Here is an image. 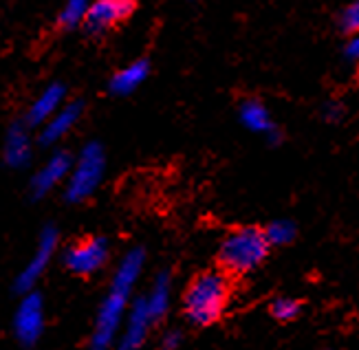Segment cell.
<instances>
[{"instance_id":"cell-20","label":"cell","mask_w":359,"mask_h":350,"mask_svg":"<svg viewBox=\"0 0 359 350\" xmlns=\"http://www.w3.org/2000/svg\"><path fill=\"white\" fill-rule=\"evenodd\" d=\"M339 29L348 36H359V0L346 5L339 13Z\"/></svg>"},{"instance_id":"cell-5","label":"cell","mask_w":359,"mask_h":350,"mask_svg":"<svg viewBox=\"0 0 359 350\" xmlns=\"http://www.w3.org/2000/svg\"><path fill=\"white\" fill-rule=\"evenodd\" d=\"M57 251V231L53 227H44L40 238H38V245L34 256L29 258V262L25 264V269L20 271V276L15 278V291L27 295L36 289V284L40 282V278L44 276V271L49 269L53 256Z\"/></svg>"},{"instance_id":"cell-21","label":"cell","mask_w":359,"mask_h":350,"mask_svg":"<svg viewBox=\"0 0 359 350\" xmlns=\"http://www.w3.org/2000/svg\"><path fill=\"white\" fill-rule=\"evenodd\" d=\"M322 117L326 121H339L341 117H344V106H341L337 100H329L322 106Z\"/></svg>"},{"instance_id":"cell-1","label":"cell","mask_w":359,"mask_h":350,"mask_svg":"<svg viewBox=\"0 0 359 350\" xmlns=\"http://www.w3.org/2000/svg\"><path fill=\"white\" fill-rule=\"evenodd\" d=\"M142 271H144V251L142 249L128 251L126 256L121 258L117 271L113 276V282L108 286V293L100 304L95 328H93V335L88 342V350H113L119 337V328L130 309L133 289L139 276H142Z\"/></svg>"},{"instance_id":"cell-17","label":"cell","mask_w":359,"mask_h":350,"mask_svg":"<svg viewBox=\"0 0 359 350\" xmlns=\"http://www.w3.org/2000/svg\"><path fill=\"white\" fill-rule=\"evenodd\" d=\"M264 236H267V243L269 247H285V245H291L295 241V234H298V227L293 225V220H273L267 229H262Z\"/></svg>"},{"instance_id":"cell-6","label":"cell","mask_w":359,"mask_h":350,"mask_svg":"<svg viewBox=\"0 0 359 350\" xmlns=\"http://www.w3.org/2000/svg\"><path fill=\"white\" fill-rule=\"evenodd\" d=\"M44 332V302L42 297L31 291L22 295L18 309L13 315V335L22 346H36Z\"/></svg>"},{"instance_id":"cell-19","label":"cell","mask_w":359,"mask_h":350,"mask_svg":"<svg viewBox=\"0 0 359 350\" xmlns=\"http://www.w3.org/2000/svg\"><path fill=\"white\" fill-rule=\"evenodd\" d=\"M271 315L276 317L278 322H291L295 317L300 315L302 311V302L293 299V297H278L271 302Z\"/></svg>"},{"instance_id":"cell-4","label":"cell","mask_w":359,"mask_h":350,"mask_svg":"<svg viewBox=\"0 0 359 350\" xmlns=\"http://www.w3.org/2000/svg\"><path fill=\"white\" fill-rule=\"evenodd\" d=\"M106 172V152L97 141H90L73 159V168L67 179L65 196L71 203H82L100 187Z\"/></svg>"},{"instance_id":"cell-11","label":"cell","mask_w":359,"mask_h":350,"mask_svg":"<svg viewBox=\"0 0 359 350\" xmlns=\"http://www.w3.org/2000/svg\"><path fill=\"white\" fill-rule=\"evenodd\" d=\"M80 117H82L80 102L65 104L49 121L40 126V143L42 146H55L57 141H62L75 128V123L80 121Z\"/></svg>"},{"instance_id":"cell-9","label":"cell","mask_w":359,"mask_h":350,"mask_svg":"<svg viewBox=\"0 0 359 350\" xmlns=\"http://www.w3.org/2000/svg\"><path fill=\"white\" fill-rule=\"evenodd\" d=\"M71 168H73V156L67 150H55L44 161V166L34 174V179H31V194L36 198L51 194L62 181L69 179Z\"/></svg>"},{"instance_id":"cell-14","label":"cell","mask_w":359,"mask_h":350,"mask_svg":"<svg viewBox=\"0 0 359 350\" xmlns=\"http://www.w3.org/2000/svg\"><path fill=\"white\" fill-rule=\"evenodd\" d=\"M148 75H150V62L148 60H135L128 67L119 69L111 77L108 86H111V90L115 95H130L146 82Z\"/></svg>"},{"instance_id":"cell-12","label":"cell","mask_w":359,"mask_h":350,"mask_svg":"<svg viewBox=\"0 0 359 350\" xmlns=\"http://www.w3.org/2000/svg\"><path fill=\"white\" fill-rule=\"evenodd\" d=\"M65 100H67V88L62 84H57V82L49 84L34 100V104L29 106L27 126H38V128H40V126H44L62 106H65Z\"/></svg>"},{"instance_id":"cell-2","label":"cell","mask_w":359,"mask_h":350,"mask_svg":"<svg viewBox=\"0 0 359 350\" xmlns=\"http://www.w3.org/2000/svg\"><path fill=\"white\" fill-rule=\"evenodd\" d=\"M229 299V280L221 271L198 274L183 293L185 317L194 326H210L223 317Z\"/></svg>"},{"instance_id":"cell-15","label":"cell","mask_w":359,"mask_h":350,"mask_svg":"<svg viewBox=\"0 0 359 350\" xmlns=\"http://www.w3.org/2000/svg\"><path fill=\"white\" fill-rule=\"evenodd\" d=\"M241 121L247 130L260 133L264 137H269L273 130H278V126L271 119L269 108L264 106L260 100H245L241 104Z\"/></svg>"},{"instance_id":"cell-23","label":"cell","mask_w":359,"mask_h":350,"mask_svg":"<svg viewBox=\"0 0 359 350\" xmlns=\"http://www.w3.org/2000/svg\"><path fill=\"white\" fill-rule=\"evenodd\" d=\"M344 58L346 60H359V36H353L348 42H346V46H344Z\"/></svg>"},{"instance_id":"cell-3","label":"cell","mask_w":359,"mask_h":350,"mask_svg":"<svg viewBox=\"0 0 359 350\" xmlns=\"http://www.w3.org/2000/svg\"><path fill=\"white\" fill-rule=\"evenodd\" d=\"M267 236L260 227H241L227 234L218 249V262L227 274L245 276L258 269L269 256Z\"/></svg>"},{"instance_id":"cell-18","label":"cell","mask_w":359,"mask_h":350,"mask_svg":"<svg viewBox=\"0 0 359 350\" xmlns=\"http://www.w3.org/2000/svg\"><path fill=\"white\" fill-rule=\"evenodd\" d=\"M86 13H88V3L86 0H69V3L62 7L60 15H57V22L62 29H77L82 27L86 20Z\"/></svg>"},{"instance_id":"cell-22","label":"cell","mask_w":359,"mask_h":350,"mask_svg":"<svg viewBox=\"0 0 359 350\" xmlns=\"http://www.w3.org/2000/svg\"><path fill=\"white\" fill-rule=\"evenodd\" d=\"M179 344H181L179 332H168V335H163V339L159 342V346L154 350H179Z\"/></svg>"},{"instance_id":"cell-16","label":"cell","mask_w":359,"mask_h":350,"mask_svg":"<svg viewBox=\"0 0 359 350\" xmlns=\"http://www.w3.org/2000/svg\"><path fill=\"white\" fill-rule=\"evenodd\" d=\"M170 295H172V282H170V276L163 271L154 278L150 291L144 295V302H146V309L152 317V322L161 320V317L168 313L170 309Z\"/></svg>"},{"instance_id":"cell-13","label":"cell","mask_w":359,"mask_h":350,"mask_svg":"<svg viewBox=\"0 0 359 350\" xmlns=\"http://www.w3.org/2000/svg\"><path fill=\"white\" fill-rule=\"evenodd\" d=\"M31 154H34V143L27 126L13 123L5 137V163L13 170H22L31 163Z\"/></svg>"},{"instance_id":"cell-7","label":"cell","mask_w":359,"mask_h":350,"mask_svg":"<svg viewBox=\"0 0 359 350\" xmlns=\"http://www.w3.org/2000/svg\"><path fill=\"white\" fill-rule=\"evenodd\" d=\"M108 260V243L106 238H86L71 245L65 251V264L75 276H90L100 271Z\"/></svg>"},{"instance_id":"cell-10","label":"cell","mask_w":359,"mask_h":350,"mask_svg":"<svg viewBox=\"0 0 359 350\" xmlns=\"http://www.w3.org/2000/svg\"><path fill=\"white\" fill-rule=\"evenodd\" d=\"M133 11H135L133 0H97V3L88 5L84 27L88 34L100 36L111 27H115L117 22L126 20Z\"/></svg>"},{"instance_id":"cell-8","label":"cell","mask_w":359,"mask_h":350,"mask_svg":"<svg viewBox=\"0 0 359 350\" xmlns=\"http://www.w3.org/2000/svg\"><path fill=\"white\" fill-rule=\"evenodd\" d=\"M150 326H152V317L146 309V302L144 297H137L135 302H130L121 335L117 337L113 350H142L148 339Z\"/></svg>"}]
</instances>
